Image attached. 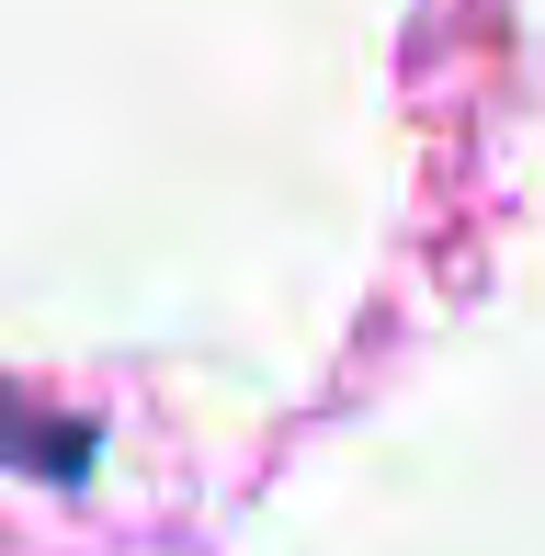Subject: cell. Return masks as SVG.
Wrapping results in <instances>:
<instances>
[{
  "instance_id": "1",
  "label": "cell",
  "mask_w": 545,
  "mask_h": 556,
  "mask_svg": "<svg viewBox=\"0 0 545 556\" xmlns=\"http://www.w3.org/2000/svg\"><path fill=\"white\" fill-rule=\"evenodd\" d=\"M80 432H23V409L0 397V466H23V477H80Z\"/></svg>"
}]
</instances>
